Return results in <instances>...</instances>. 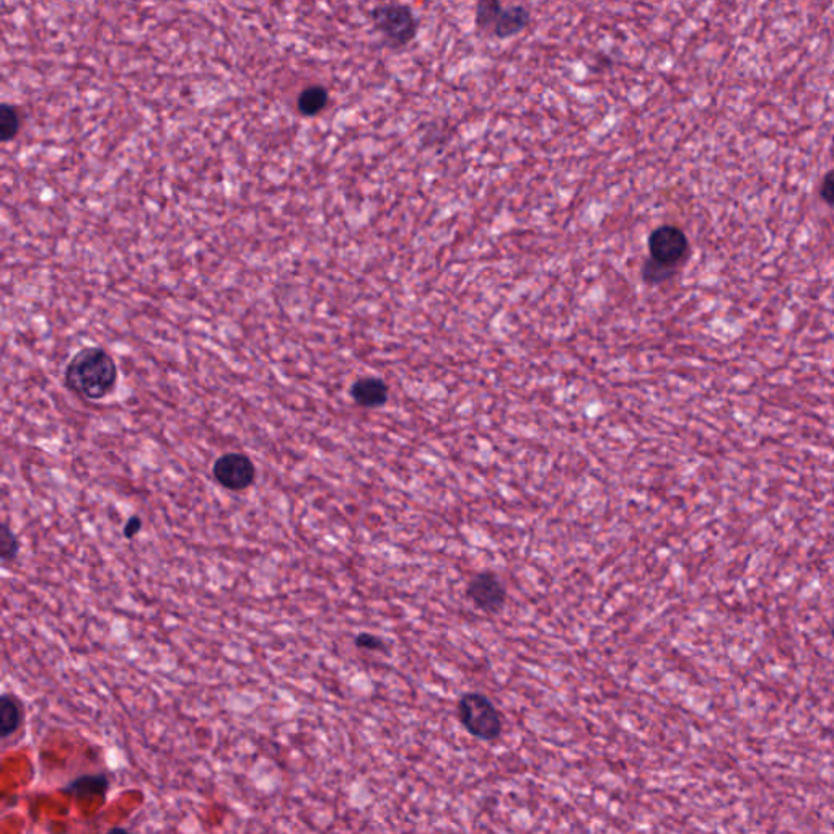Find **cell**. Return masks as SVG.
<instances>
[{
  "mask_svg": "<svg viewBox=\"0 0 834 834\" xmlns=\"http://www.w3.org/2000/svg\"><path fill=\"white\" fill-rule=\"evenodd\" d=\"M141 530L142 518L139 517V515H132V517L129 518L128 522H126V525H124V536H126L128 540H132L134 536H137L139 535V533H141Z\"/></svg>",
  "mask_w": 834,
  "mask_h": 834,
  "instance_id": "ac0fdd59",
  "label": "cell"
},
{
  "mask_svg": "<svg viewBox=\"0 0 834 834\" xmlns=\"http://www.w3.org/2000/svg\"><path fill=\"white\" fill-rule=\"evenodd\" d=\"M370 17L375 30L382 35L383 41L391 49L404 48L416 38L419 23L408 5L396 2L380 4L372 9Z\"/></svg>",
  "mask_w": 834,
  "mask_h": 834,
  "instance_id": "3957f363",
  "label": "cell"
},
{
  "mask_svg": "<svg viewBox=\"0 0 834 834\" xmlns=\"http://www.w3.org/2000/svg\"><path fill=\"white\" fill-rule=\"evenodd\" d=\"M530 20H532V14L527 7H523V5L504 7L494 31H492V36H496L499 40H507L512 36H517L518 33H522L530 25Z\"/></svg>",
  "mask_w": 834,
  "mask_h": 834,
  "instance_id": "ba28073f",
  "label": "cell"
},
{
  "mask_svg": "<svg viewBox=\"0 0 834 834\" xmlns=\"http://www.w3.org/2000/svg\"><path fill=\"white\" fill-rule=\"evenodd\" d=\"M106 834H134L131 831L126 830V828H121V826H115V828H111L110 831Z\"/></svg>",
  "mask_w": 834,
  "mask_h": 834,
  "instance_id": "d6986e66",
  "label": "cell"
},
{
  "mask_svg": "<svg viewBox=\"0 0 834 834\" xmlns=\"http://www.w3.org/2000/svg\"><path fill=\"white\" fill-rule=\"evenodd\" d=\"M830 633H831V637H833V639H834V618L831 619Z\"/></svg>",
  "mask_w": 834,
  "mask_h": 834,
  "instance_id": "ffe728a7",
  "label": "cell"
},
{
  "mask_svg": "<svg viewBox=\"0 0 834 834\" xmlns=\"http://www.w3.org/2000/svg\"><path fill=\"white\" fill-rule=\"evenodd\" d=\"M330 103V92L323 85H310L303 88L297 97V110L303 116H317Z\"/></svg>",
  "mask_w": 834,
  "mask_h": 834,
  "instance_id": "8fae6325",
  "label": "cell"
},
{
  "mask_svg": "<svg viewBox=\"0 0 834 834\" xmlns=\"http://www.w3.org/2000/svg\"><path fill=\"white\" fill-rule=\"evenodd\" d=\"M64 383L67 390L88 401L105 400L118 383V365L103 347L90 346L75 352L69 360Z\"/></svg>",
  "mask_w": 834,
  "mask_h": 834,
  "instance_id": "6da1fadb",
  "label": "cell"
},
{
  "mask_svg": "<svg viewBox=\"0 0 834 834\" xmlns=\"http://www.w3.org/2000/svg\"><path fill=\"white\" fill-rule=\"evenodd\" d=\"M466 597L479 611L486 615H497L507 603V589L501 577L494 572L484 571L471 579L466 587Z\"/></svg>",
  "mask_w": 834,
  "mask_h": 834,
  "instance_id": "5b68a950",
  "label": "cell"
},
{
  "mask_svg": "<svg viewBox=\"0 0 834 834\" xmlns=\"http://www.w3.org/2000/svg\"><path fill=\"white\" fill-rule=\"evenodd\" d=\"M354 642H356L357 649L369 650V652H385L387 650L385 641L382 637L375 636V634L360 633Z\"/></svg>",
  "mask_w": 834,
  "mask_h": 834,
  "instance_id": "2e32d148",
  "label": "cell"
},
{
  "mask_svg": "<svg viewBox=\"0 0 834 834\" xmlns=\"http://www.w3.org/2000/svg\"><path fill=\"white\" fill-rule=\"evenodd\" d=\"M23 720V709L14 694L4 693L0 696V737L14 735Z\"/></svg>",
  "mask_w": 834,
  "mask_h": 834,
  "instance_id": "30bf717a",
  "label": "cell"
},
{
  "mask_svg": "<svg viewBox=\"0 0 834 834\" xmlns=\"http://www.w3.org/2000/svg\"><path fill=\"white\" fill-rule=\"evenodd\" d=\"M458 717L468 734L473 737L491 742L502 734V716L492 704L491 699L484 694L465 693L458 701Z\"/></svg>",
  "mask_w": 834,
  "mask_h": 834,
  "instance_id": "7a4b0ae2",
  "label": "cell"
},
{
  "mask_svg": "<svg viewBox=\"0 0 834 834\" xmlns=\"http://www.w3.org/2000/svg\"><path fill=\"white\" fill-rule=\"evenodd\" d=\"M212 475L222 488L243 492L255 483L256 466L245 453H225L212 466Z\"/></svg>",
  "mask_w": 834,
  "mask_h": 834,
  "instance_id": "277c9868",
  "label": "cell"
},
{
  "mask_svg": "<svg viewBox=\"0 0 834 834\" xmlns=\"http://www.w3.org/2000/svg\"><path fill=\"white\" fill-rule=\"evenodd\" d=\"M650 258L678 268V264L688 256L690 242L683 230L675 225H662L650 233L649 237Z\"/></svg>",
  "mask_w": 834,
  "mask_h": 834,
  "instance_id": "8992f818",
  "label": "cell"
},
{
  "mask_svg": "<svg viewBox=\"0 0 834 834\" xmlns=\"http://www.w3.org/2000/svg\"><path fill=\"white\" fill-rule=\"evenodd\" d=\"M20 553V541L18 536L10 530L9 525L0 527V559L4 564L14 562Z\"/></svg>",
  "mask_w": 834,
  "mask_h": 834,
  "instance_id": "9a60e30c",
  "label": "cell"
},
{
  "mask_svg": "<svg viewBox=\"0 0 834 834\" xmlns=\"http://www.w3.org/2000/svg\"><path fill=\"white\" fill-rule=\"evenodd\" d=\"M820 196L830 207H834V170L826 173L821 181Z\"/></svg>",
  "mask_w": 834,
  "mask_h": 834,
  "instance_id": "e0dca14e",
  "label": "cell"
},
{
  "mask_svg": "<svg viewBox=\"0 0 834 834\" xmlns=\"http://www.w3.org/2000/svg\"><path fill=\"white\" fill-rule=\"evenodd\" d=\"M20 126H22V119H20L17 106L2 103L0 105V141H14L20 132Z\"/></svg>",
  "mask_w": 834,
  "mask_h": 834,
  "instance_id": "4fadbf2b",
  "label": "cell"
},
{
  "mask_svg": "<svg viewBox=\"0 0 834 834\" xmlns=\"http://www.w3.org/2000/svg\"><path fill=\"white\" fill-rule=\"evenodd\" d=\"M504 5L499 0H479L476 5V28L484 35L492 36L497 20L501 17Z\"/></svg>",
  "mask_w": 834,
  "mask_h": 834,
  "instance_id": "7c38bea8",
  "label": "cell"
},
{
  "mask_svg": "<svg viewBox=\"0 0 834 834\" xmlns=\"http://www.w3.org/2000/svg\"><path fill=\"white\" fill-rule=\"evenodd\" d=\"M108 789H110V777L105 773H98L75 777L62 789V792L74 795V797H97V795L103 797Z\"/></svg>",
  "mask_w": 834,
  "mask_h": 834,
  "instance_id": "9c48e42d",
  "label": "cell"
},
{
  "mask_svg": "<svg viewBox=\"0 0 834 834\" xmlns=\"http://www.w3.org/2000/svg\"><path fill=\"white\" fill-rule=\"evenodd\" d=\"M642 279L649 284V286H659L663 282L670 281L675 277L676 268L667 266V264L659 263L655 259L649 258L642 264Z\"/></svg>",
  "mask_w": 834,
  "mask_h": 834,
  "instance_id": "5bb4252c",
  "label": "cell"
},
{
  "mask_svg": "<svg viewBox=\"0 0 834 834\" xmlns=\"http://www.w3.org/2000/svg\"><path fill=\"white\" fill-rule=\"evenodd\" d=\"M351 398L360 408L377 409L388 403L390 388L387 382L378 377L357 378L352 383Z\"/></svg>",
  "mask_w": 834,
  "mask_h": 834,
  "instance_id": "52a82bcc",
  "label": "cell"
}]
</instances>
